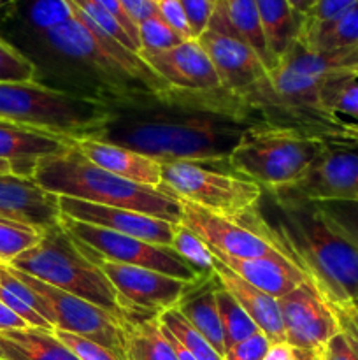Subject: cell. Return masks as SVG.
Returning <instances> with one entry per match:
<instances>
[{
  "label": "cell",
  "mask_w": 358,
  "mask_h": 360,
  "mask_svg": "<svg viewBox=\"0 0 358 360\" xmlns=\"http://www.w3.org/2000/svg\"><path fill=\"white\" fill-rule=\"evenodd\" d=\"M256 123L241 98L223 86L206 91L174 88L167 101L112 109L111 120L91 137L160 164H225L242 134Z\"/></svg>",
  "instance_id": "6da1fadb"
},
{
  "label": "cell",
  "mask_w": 358,
  "mask_h": 360,
  "mask_svg": "<svg viewBox=\"0 0 358 360\" xmlns=\"http://www.w3.org/2000/svg\"><path fill=\"white\" fill-rule=\"evenodd\" d=\"M67 6L72 18L41 35L49 48L95 74L98 83L95 97L112 109L153 104L171 97L174 86L165 83L139 53L98 30L76 6L70 2Z\"/></svg>",
  "instance_id": "7a4b0ae2"
},
{
  "label": "cell",
  "mask_w": 358,
  "mask_h": 360,
  "mask_svg": "<svg viewBox=\"0 0 358 360\" xmlns=\"http://www.w3.org/2000/svg\"><path fill=\"white\" fill-rule=\"evenodd\" d=\"M277 210L272 229L284 252L302 267L329 302L358 301V245L311 200L270 195Z\"/></svg>",
  "instance_id": "3957f363"
},
{
  "label": "cell",
  "mask_w": 358,
  "mask_h": 360,
  "mask_svg": "<svg viewBox=\"0 0 358 360\" xmlns=\"http://www.w3.org/2000/svg\"><path fill=\"white\" fill-rule=\"evenodd\" d=\"M32 179L56 197L137 211L171 224H181L179 199L161 188L139 185L98 167L72 144L60 153L41 158L35 164Z\"/></svg>",
  "instance_id": "277c9868"
},
{
  "label": "cell",
  "mask_w": 358,
  "mask_h": 360,
  "mask_svg": "<svg viewBox=\"0 0 358 360\" xmlns=\"http://www.w3.org/2000/svg\"><path fill=\"white\" fill-rule=\"evenodd\" d=\"M107 102L37 81H0V122L51 136L91 137L111 120Z\"/></svg>",
  "instance_id": "5b68a950"
},
{
  "label": "cell",
  "mask_w": 358,
  "mask_h": 360,
  "mask_svg": "<svg viewBox=\"0 0 358 360\" xmlns=\"http://www.w3.org/2000/svg\"><path fill=\"white\" fill-rule=\"evenodd\" d=\"M9 266L42 283L97 304L123 323L126 322L125 308L109 278L81 252L76 239L63 225L46 231L34 248L21 253Z\"/></svg>",
  "instance_id": "8992f818"
},
{
  "label": "cell",
  "mask_w": 358,
  "mask_h": 360,
  "mask_svg": "<svg viewBox=\"0 0 358 360\" xmlns=\"http://www.w3.org/2000/svg\"><path fill=\"white\" fill-rule=\"evenodd\" d=\"M326 141L295 129L256 123L228 157L234 174L262 186L263 192L293 185L319 157Z\"/></svg>",
  "instance_id": "52a82bcc"
},
{
  "label": "cell",
  "mask_w": 358,
  "mask_h": 360,
  "mask_svg": "<svg viewBox=\"0 0 358 360\" xmlns=\"http://www.w3.org/2000/svg\"><path fill=\"white\" fill-rule=\"evenodd\" d=\"M161 190L209 213L225 218L244 217L258 207L262 186L234 174L225 164L168 162L161 164Z\"/></svg>",
  "instance_id": "ba28073f"
},
{
  "label": "cell",
  "mask_w": 358,
  "mask_h": 360,
  "mask_svg": "<svg viewBox=\"0 0 358 360\" xmlns=\"http://www.w3.org/2000/svg\"><path fill=\"white\" fill-rule=\"evenodd\" d=\"M7 267L34 292L37 299V313L48 320L53 330H65L93 340L125 359V333L121 320L97 304L42 283L37 278L20 273L11 266Z\"/></svg>",
  "instance_id": "9c48e42d"
},
{
  "label": "cell",
  "mask_w": 358,
  "mask_h": 360,
  "mask_svg": "<svg viewBox=\"0 0 358 360\" xmlns=\"http://www.w3.org/2000/svg\"><path fill=\"white\" fill-rule=\"evenodd\" d=\"M179 202L183 210L181 224L192 229L214 252L237 259H253L284 250L270 229L269 221L256 207L234 220L209 213L186 200L179 199Z\"/></svg>",
  "instance_id": "30bf717a"
},
{
  "label": "cell",
  "mask_w": 358,
  "mask_h": 360,
  "mask_svg": "<svg viewBox=\"0 0 358 360\" xmlns=\"http://www.w3.org/2000/svg\"><path fill=\"white\" fill-rule=\"evenodd\" d=\"M76 243L79 245L81 252L91 262L97 264L109 278L123 308H125L126 320L153 319V316L164 313L165 309L178 308L179 301L192 287V283L188 281L167 276L158 271L100 259L79 241Z\"/></svg>",
  "instance_id": "8fae6325"
},
{
  "label": "cell",
  "mask_w": 358,
  "mask_h": 360,
  "mask_svg": "<svg viewBox=\"0 0 358 360\" xmlns=\"http://www.w3.org/2000/svg\"><path fill=\"white\" fill-rule=\"evenodd\" d=\"M62 225L76 241L91 250L100 259L126 264V266L146 267V269L158 271V273L188 281V283L202 278L171 246L153 245V243L142 241L132 236L118 234V232L70 220L65 217H62Z\"/></svg>",
  "instance_id": "7c38bea8"
},
{
  "label": "cell",
  "mask_w": 358,
  "mask_h": 360,
  "mask_svg": "<svg viewBox=\"0 0 358 360\" xmlns=\"http://www.w3.org/2000/svg\"><path fill=\"white\" fill-rule=\"evenodd\" d=\"M267 193L279 199L358 200V141L326 143L298 181Z\"/></svg>",
  "instance_id": "4fadbf2b"
},
{
  "label": "cell",
  "mask_w": 358,
  "mask_h": 360,
  "mask_svg": "<svg viewBox=\"0 0 358 360\" xmlns=\"http://www.w3.org/2000/svg\"><path fill=\"white\" fill-rule=\"evenodd\" d=\"M197 41L206 49L225 90L241 94L265 79L269 74L255 49L232 30L223 0L216 2L209 25Z\"/></svg>",
  "instance_id": "5bb4252c"
},
{
  "label": "cell",
  "mask_w": 358,
  "mask_h": 360,
  "mask_svg": "<svg viewBox=\"0 0 358 360\" xmlns=\"http://www.w3.org/2000/svg\"><path fill=\"white\" fill-rule=\"evenodd\" d=\"M277 302L283 316L284 338L293 347L316 352L340 330L329 301L311 281L298 285Z\"/></svg>",
  "instance_id": "9a60e30c"
},
{
  "label": "cell",
  "mask_w": 358,
  "mask_h": 360,
  "mask_svg": "<svg viewBox=\"0 0 358 360\" xmlns=\"http://www.w3.org/2000/svg\"><path fill=\"white\" fill-rule=\"evenodd\" d=\"M58 206L62 217L70 218V220L107 229L118 234L132 236V238L160 246L172 245L175 225H178L150 217V214L137 213V211L100 206V204L84 202V200L70 199V197H58Z\"/></svg>",
  "instance_id": "2e32d148"
},
{
  "label": "cell",
  "mask_w": 358,
  "mask_h": 360,
  "mask_svg": "<svg viewBox=\"0 0 358 360\" xmlns=\"http://www.w3.org/2000/svg\"><path fill=\"white\" fill-rule=\"evenodd\" d=\"M0 221L27 225L46 232L62 225L58 197L28 176L0 172Z\"/></svg>",
  "instance_id": "e0dca14e"
},
{
  "label": "cell",
  "mask_w": 358,
  "mask_h": 360,
  "mask_svg": "<svg viewBox=\"0 0 358 360\" xmlns=\"http://www.w3.org/2000/svg\"><path fill=\"white\" fill-rule=\"evenodd\" d=\"M140 58L171 86L188 91L216 90L220 76L197 39L161 51H139Z\"/></svg>",
  "instance_id": "ac0fdd59"
},
{
  "label": "cell",
  "mask_w": 358,
  "mask_h": 360,
  "mask_svg": "<svg viewBox=\"0 0 358 360\" xmlns=\"http://www.w3.org/2000/svg\"><path fill=\"white\" fill-rule=\"evenodd\" d=\"M220 262L230 267L235 274L248 281L258 290L265 292L270 297L279 299L297 288L298 285L309 281L307 274L302 267L288 255L286 252H277L265 257H253V259H237L228 257L220 252L211 250Z\"/></svg>",
  "instance_id": "d6986e66"
},
{
  "label": "cell",
  "mask_w": 358,
  "mask_h": 360,
  "mask_svg": "<svg viewBox=\"0 0 358 360\" xmlns=\"http://www.w3.org/2000/svg\"><path fill=\"white\" fill-rule=\"evenodd\" d=\"M72 146L95 165L119 178L151 188L161 186V164L146 155L95 137H77L72 139Z\"/></svg>",
  "instance_id": "ffe728a7"
},
{
  "label": "cell",
  "mask_w": 358,
  "mask_h": 360,
  "mask_svg": "<svg viewBox=\"0 0 358 360\" xmlns=\"http://www.w3.org/2000/svg\"><path fill=\"white\" fill-rule=\"evenodd\" d=\"M72 139L0 122V158L13 164L14 174L32 178L35 164L48 155L60 153Z\"/></svg>",
  "instance_id": "44dd1931"
},
{
  "label": "cell",
  "mask_w": 358,
  "mask_h": 360,
  "mask_svg": "<svg viewBox=\"0 0 358 360\" xmlns=\"http://www.w3.org/2000/svg\"><path fill=\"white\" fill-rule=\"evenodd\" d=\"M216 259V257H214ZM214 274L221 287L234 295L235 301L244 308V311L251 316L253 322L256 323L260 333L265 334L270 343H281L286 341L284 338L283 316H281L279 302L277 299L270 297L265 292L258 290L256 287L249 285L248 281L242 280L239 274H235L230 267L225 266L223 262L216 259L214 266Z\"/></svg>",
  "instance_id": "7402d4cb"
},
{
  "label": "cell",
  "mask_w": 358,
  "mask_h": 360,
  "mask_svg": "<svg viewBox=\"0 0 358 360\" xmlns=\"http://www.w3.org/2000/svg\"><path fill=\"white\" fill-rule=\"evenodd\" d=\"M220 287L216 274L202 276L192 283L185 297L179 301L178 309L220 355H225V336L220 311L216 304V290Z\"/></svg>",
  "instance_id": "603a6c76"
},
{
  "label": "cell",
  "mask_w": 358,
  "mask_h": 360,
  "mask_svg": "<svg viewBox=\"0 0 358 360\" xmlns=\"http://www.w3.org/2000/svg\"><path fill=\"white\" fill-rule=\"evenodd\" d=\"M2 360H77L53 330L23 327L0 330Z\"/></svg>",
  "instance_id": "cb8c5ba5"
},
{
  "label": "cell",
  "mask_w": 358,
  "mask_h": 360,
  "mask_svg": "<svg viewBox=\"0 0 358 360\" xmlns=\"http://www.w3.org/2000/svg\"><path fill=\"white\" fill-rule=\"evenodd\" d=\"M262 20L267 46L276 65L300 37L304 16L291 7L290 0H255Z\"/></svg>",
  "instance_id": "d4e9b609"
},
{
  "label": "cell",
  "mask_w": 358,
  "mask_h": 360,
  "mask_svg": "<svg viewBox=\"0 0 358 360\" xmlns=\"http://www.w3.org/2000/svg\"><path fill=\"white\" fill-rule=\"evenodd\" d=\"M277 67L321 77L358 76V44L312 53L297 42Z\"/></svg>",
  "instance_id": "484cf974"
},
{
  "label": "cell",
  "mask_w": 358,
  "mask_h": 360,
  "mask_svg": "<svg viewBox=\"0 0 358 360\" xmlns=\"http://www.w3.org/2000/svg\"><path fill=\"white\" fill-rule=\"evenodd\" d=\"M298 44L312 53L358 44V2L333 20L304 25Z\"/></svg>",
  "instance_id": "4316f807"
},
{
  "label": "cell",
  "mask_w": 358,
  "mask_h": 360,
  "mask_svg": "<svg viewBox=\"0 0 358 360\" xmlns=\"http://www.w3.org/2000/svg\"><path fill=\"white\" fill-rule=\"evenodd\" d=\"M123 333L126 360H178L161 330L158 316L126 320L123 323Z\"/></svg>",
  "instance_id": "83f0119b"
},
{
  "label": "cell",
  "mask_w": 358,
  "mask_h": 360,
  "mask_svg": "<svg viewBox=\"0 0 358 360\" xmlns=\"http://www.w3.org/2000/svg\"><path fill=\"white\" fill-rule=\"evenodd\" d=\"M223 7L228 23H230L232 30L237 34V37H241L246 44L255 49L269 72L276 69L277 65L270 55L269 46H267L262 20H260L255 0H223Z\"/></svg>",
  "instance_id": "f1b7e54d"
},
{
  "label": "cell",
  "mask_w": 358,
  "mask_h": 360,
  "mask_svg": "<svg viewBox=\"0 0 358 360\" xmlns=\"http://www.w3.org/2000/svg\"><path fill=\"white\" fill-rule=\"evenodd\" d=\"M321 102L332 115L346 116L347 122L358 127V76L325 77Z\"/></svg>",
  "instance_id": "f546056e"
},
{
  "label": "cell",
  "mask_w": 358,
  "mask_h": 360,
  "mask_svg": "<svg viewBox=\"0 0 358 360\" xmlns=\"http://www.w3.org/2000/svg\"><path fill=\"white\" fill-rule=\"evenodd\" d=\"M216 304L218 311H220L221 327H223L225 348L234 347V345L248 340L253 334L260 333L256 323L251 320V316L235 301L234 295L228 294L221 285L216 290Z\"/></svg>",
  "instance_id": "4dcf8cb0"
},
{
  "label": "cell",
  "mask_w": 358,
  "mask_h": 360,
  "mask_svg": "<svg viewBox=\"0 0 358 360\" xmlns=\"http://www.w3.org/2000/svg\"><path fill=\"white\" fill-rule=\"evenodd\" d=\"M161 326L190 352L197 360H223V355L214 350L213 345L179 313L178 308L165 309L158 315Z\"/></svg>",
  "instance_id": "1f68e13d"
},
{
  "label": "cell",
  "mask_w": 358,
  "mask_h": 360,
  "mask_svg": "<svg viewBox=\"0 0 358 360\" xmlns=\"http://www.w3.org/2000/svg\"><path fill=\"white\" fill-rule=\"evenodd\" d=\"M171 248L195 271L199 276H213L216 259L211 252L209 245L202 238L195 234L192 229L185 227L183 224L175 225L174 239Z\"/></svg>",
  "instance_id": "d6a6232c"
},
{
  "label": "cell",
  "mask_w": 358,
  "mask_h": 360,
  "mask_svg": "<svg viewBox=\"0 0 358 360\" xmlns=\"http://www.w3.org/2000/svg\"><path fill=\"white\" fill-rule=\"evenodd\" d=\"M20 9H23L25 20L37 34H44L72 18L65 0H25Z\"/></svg>",
  "instance_id": "836d02e7"
},
{
  "label": "cell",
  "mask_w": 358,
  "mask_h": 360,
  "mask_svg": "<svg viewBox=\"0 0 358 360\" xmlns=\"http://www.w3.org/2000/svg\"><path fill=\"white\" fill-rule=\"evenodd\" d=\"M44 232L20 224L0 221V264L9 266L14 259L34 248L41 241Z\"/></svg>",
  "instance_id": "e575fe53"
},
{
  "label": "cell",
  "mask_w": 358,
  "mask_h": 360,
  "mask_svg": "<svg viewBox=\"0 0 358 360\" xmlns=\"http://www.w3.org/2000/svg\"><path fill=\"white\" fill-rule=\"evenodd\" d=\"M37 65L0 34V81H35Z\"/></svg>",
  "instance_id": "d590c367"
},
{
  "label": "cell",
  "mask_w": 358,
  "mask_h": 360,
  "mask_svg": "<svg viewBox=\"0 0 358 360\" xmlns=\"http://www.w3.org/2000/svg\"><path fill=\"white\" fill-rule=\"evenodd\" d=\"M185 41L186 39H183L160 14H154L139 23V51H161Z\"/></svg>",
  "instance_id": "8d00e7d4"
},
{
  "label": "cell",
  "mask_w": 358,
  "mask_h": 360,
  "mask_svg": "<svg viewBox=\"0 0 358 360\" xmlns=\"http://www.w3.org/2000/svg\"><path fill=\"white\" fill-rule=\"evenodd\" d=\"M339 231L358 245V200H311Z\"/></svg>",
  "instance_id": "74e56055"
},
{
  "label": "cell",
  "mask_w": 358,
  "mask_h": 360,
  "mask_svg": "<svg viewBox=\"0 0 358 360\" xmlns=\"http://www.w3.org/2000/svg\"><path fill=\"white\" fill-rule=\"evenodd\" d=\"M55 336L72 352V355L77 360H125L119 357L118 354H114L112 350L105 348L104 345L97 343L93 340H88V338L77 336V334L65 333V330H53Z\"/></svg>",
  "instance_id": "f35d334b"
},
{
  "label": "cell",
  "mask_w": 358,
  "mask_h": 360,
  "mask_svg": "<svg viewBox=\"0 0 358 360\" xmlns=\"http://www.w3.org/2000/svg\"><path fill=\"white\" fill-rule=\"evenodd\" d=\"M318 360H358V341L344 330L333 334L319 350Z\"/></svg>",
  "instance_id": "ab89813d"
},
{
  "label": "cell",
  "mask_w": 358,
  "mask_h": 360,
  "mask_svg": "<svg viewBox=\"0 0 358 360\" xmlns=\"http://www.w3.org/2000/svg\"><path fill=\"white\" fill-rule=\"evenodd\" d=\"M270 340L263 333H256L248 340L227 348L223 360H263L270 348Z\"/></svg>",
  "instance_id": "60d3db41"
},
{
  "label": "cell",
  "mask_w": 358,
  "mask_h": 360,
  "mask_svg": "<svg viewBox=\"0 0 358 360\" xmlns=\"http://www.w3.org/2000/svg\"><path fill=\"white\" fill-rule=\"evenodd\" d=\"M179 2H181L186 18H188L193 37L199 39L209 25L218 0H179Z\"/></svg>",
  "instance_id": "b9f144b4"
},
{
  "label": "cell",
  "mask_w": 358,
  "mask_h": 360,
  "mask_svg": "<svg viewBox=\"0 0 358 360\" xmlns=\"http://www.w3.org/2000/svg\"><path fill=\"white\" fill-rule=\"evenodd\" d=\"M158 14L181 35L186 41H192L193 32L190 28L188 18H186L185 9H183L181 2L179 0H157Z\"/></svg>",
  "instance_id": "7bdbcfd3"
},
{
  "label": "cell",
  "mask_w": 358,
  "mask_h": 360,
  "mask_svg": "<svg viewBox=\"0 0 358 360\" xmlns=\"http://www.w3.org/2000/svg\"><path fill=\"white\" fill-rule=\"evenodd\" d=\"M358 0H316L314 7L311 13L304 18V25H314L323 23V21H330L353 7Z\"/></svg>",
  "instance_id": "ee69618b"
},
{
  "label": "cell",
  "mask_w": 358,
  "mask_h": 360,
  "mask_svg": "<svg viewBox=\"0 0 358 360\" xmlns=\"http://www.w3.org/2000/svg\"><path fill=\"white\" fill-rule=\"evenodd\" d=\"M339 322L340 330L347 333L358 341V301L329 302Z\"/></svg>",
  "instance_id": "f6af8a7d"
},
{
  "label": "cell",
  "mask_w": 358,
  "mask_h": 360,
  "mask_svg": "<svg viewBox=\"0 0 358 360\" xmlns=\"http://www.w3.org/2000/svg\"><path fill=\"white\" fill-rule=\"evenodd\" d=\"M263 360H318V355L312 350H302L286 341H281V343L270 345Z\"/></svg>",
  "instance_id": "bcb514c9"
},
{
  "label": "cell",
  "mask_w": 358,
  "mask_h": 360,
  "mask_svg": "<svg viewBox=\"0 0 358 360\" xmlns=\"http://www.w3.org/2000/svg\"><path fill=\"white\" fill-rule=\"evenodd\" d=\"M97 4H100L102 7H104L105 11H109V13L112 14V16L116 18V20L119 21V23L123 25V28L126 30V34L132 37V41L135 42L137 48L140 49V42H139V27H137L135 23H133L132 20H130V16L126 14V11L123 9L121 2L119 0H95Z\"/></svg>",
  "instance_id": "7dc6e473"
},
{
  "label": "cell",
  "mask_w": 358,
  "mask_h": 360,
  "mask_svg": "<svg viewBox=\"0 0 358 360\" xmlns=\"http://www.w3.org/2000/svg\"><path fill=\"white\" fill-rule=\"evenodd\" d=\"M130 20L139 27L140 21L158 14L157 0H119Z\"/></svg>",
  "instance_id": "c3c4849f"
},
{
  "label": "cell",
  "mask_w": 358,
  "mask_h": 360,
  "mask_svg": "<svg viewBox=\"0 0 358 360\" xmlns=\"http://www.w3.org/2000/svg\"><path fill=\"white\" fill-rule=\"evenodd\" d=\"M28 327L18 315H14L2 301H0V330L6 329H23Z\"/></svg>",
  "instance_id": "681fc988"
},
{
  "label": "cell",
  "mask_w": 358,
  "mask_h": 360,
  "mask_svg": "<svg viewBox=\"0 0 358 360\" xmlns=\"http://www.w3.org/2000/svg\"><path fill=\"white\" fill-rule=\"evenodd\" d=\"M290 4L298 14H302V16L305 18L309 13H311L312 7H314L316 0H290Z\"/></svg>",
  "instance_id": "f907efd6"
},
{
  "label": "cell",
  "mask_w": 358,
  "mask_h": 360,
  "mask_svg": "<svg viewBox=\"0 0 358 360\" xmlns=\"http://www.w3.org/2000/svg\"><path fill=\"white\" fill-rule=\"evenodd\" d=\"M0 172H14L13 171V164H11V162L2 160V158H0Z\"/></svg>",
  "instance_id": "816d5d0a"
},
{
  "label": "cell",
  "mask_w": 358,
  "mask_h": 360,
  "mask_svg": "<svg viewBox=\"0 0 358 360\" xmlns=\"http://www.w3.org/2000/svg\"><path fill=\"white\" fill-rule=\"evenodd\" d=\"M0 360H2V359H0Z\"/></svg>",
  "instance_id": "f5cc1de1"
}]
</instances>
